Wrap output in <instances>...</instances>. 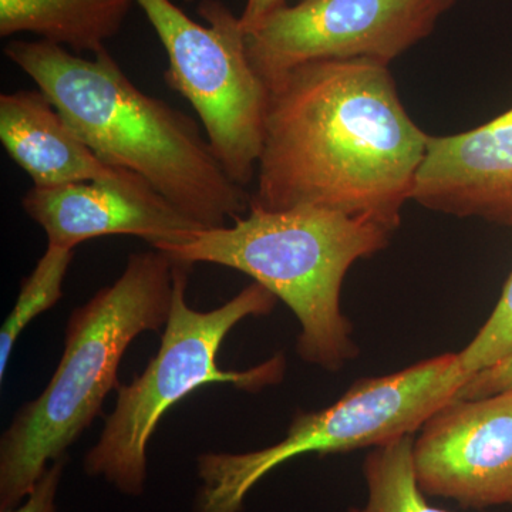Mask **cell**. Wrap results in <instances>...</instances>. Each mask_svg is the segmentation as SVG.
<instances>
[{"instance_id": "1", "label": "cell", "mask_w": 512, "mask_h": 512, "mask_svg": "<svg viewBox=\"0 0 512 512\" xmlns=\"http://www.w3.org/2000/svg\"><path fill=\"white\" fill-rule=\"evenodd\" d=\"M429 134L400 100L389 64L318 60L269 89L251 204L318 207L396 231Z\"/></svg>"}, {"instance_id": "2", "label": "cell", "mask_w": 512, "mask_h": 512, "mask_svg": "<svg viewBox=\"0 0 512 512\" xmlns=\"http://www.w3.org/2000/svg\"><path fill=\"white\" fill-rule=\"evenodd\" d=\"M3 52L104 164L140 175L201 228L225 227L249 211L251 194L229 177L204 128L141 92L109 50L84 59L46 40H15Z\"/></svg>"}, {"instance_id": "3", "label": "cell", "mask_w": 512, "mask_h": 512, "mask_svg": "<svg viewBox=\"0 0 512 512\" xmlns=\"http://www.w3.org/2000/svg\"><path fill=\"white\" fill-rule=\"evenodd\" d=\"M174 262L164 252H137L114 284L74 309L52 379L20 407L0 439V510L18 507L47 466L80 439L117 389L121 359L144 332L170 316Z\"/></svg>"}, {"instance_id": "4", "label": "cell", "mask_w": 512, "mask_h": 512, "mask_svg": "<svg viewBox=\"0 0 512 512\" xmlns=\"http://www.w3.org/2000/svg\"><path fill=\"white\" fill-rule=\"evenodd\" d=\"M390 235L370 218L326 208L268 211L249 204L231 227L200 229L187 244L157 249L173 262L227 266L251 276L298 319L299 357L338 372L359 355L352 323L340 309L343 281L355 262L383 251Z\"/></svg>"}, {"instance_id": "5", "label": "cell", "mask_w": 512, "mask_h": 512, "mask_svg": "<svg viewBox=\"0 0 512 512\" xmlns=\"http://www.w3.org/2000/svg\"><path fill=\"white\" fill-rule=\"evenodd\" d=\"M191 268L174 262L173 305L160 350L133 382L117 386L113 413L84 457L87 476L103 478L128 497H140L146 490L148 441L174 404L212 383L256 392L281 382L285 373L282 355L242 372L221 369L217 360L222 343L239 322L274 311V293L254 282L220 308L195 311L185 298Z\"/></svg>"}, {"instance_id": "6", "label": "cell", "mask_w": 512, "mask_h": 512, "mask_svg": "<svg viewBox=\"0 0 512 512\" xmlns=\"http://www.w3.org/2000/svg\"><path fill=\"white\" fill-rule=\"evenodd\" d=\"M470 379L460 353H444L392 375L356 380L332 406L296 414L285 439L274 446L201 454L192 512H241L249 491L293 458L375 448L416 433Z\"/></svg>"}, {"instance_id": "7", "label": "cell", "mask_w": 512, "mask_h": 512, "mask_svg": "<svg viewBox=\"0 0 512 512\" xmlns=\"http://www.w3.org/2000/svg\"><path fill=\"white\" fill-rule=\"evenodd\" d=\"M168 56L164 80L197 111L218 161L241 187L255 180L269 90L245 53L244 29L220 0H202L192 20L171 0H134Z\"/></svg>"}, {"instance_id": "8", "label": "cell", "mask_w": 512, "mask_h": 512, "mask_svg": "<svg viewBox=\"0 0 512 512\" xmlns=\"http://www.w3.org/2000/svg\"><path fill=\"white\" fill-rule=\"evenodd\" d=\"M454 0H299L266 16L244 37L252 69L268 90L318 60L390 64L431 35Z\"/></svg>"}, {"instance_id": "9", "label": "cell", "mask_w": 512, "mask_h": 512, "mask_svg": "<svg viewBox=\"0 0 512 512\" xmlns=\"http://www.w3.org/2000/svg\"><path fill=\"white\" fill-rule=\"evenodd\" d=\"M413 456L424 494L512 511V390L444 404L419 430Z\"/></svg>"}, {"instance_id": "10", "label": "cell", "mask_w": 512, "mask_h": 512, "mask_svg": "<svg viewBox=\"0 0 512 512\" xmlns=\"http://www.w3.org/2000/svg\"><path fill=\"white\" fill-rule=\"evenodd\" d=\"M23 210L47 235L67 249L109 235H133L153 248L183 245L201 228L181 214L140 175L116 173L56 188L32 187Z\"/></svg>"}, {"instance_id": "11", "label": "cell", "mask_w": 512, "mask_h": 512, "mask_svg": "<svg viewBox=\"0 0 512 512\" xmlns=\"http://www.w3.org/2000/svg\"><path fill=\"white\" fill-rule=\"evenodd\" d=\"M412 201L512 227V109L466 133L429 136Z\"/></svg>"}, {"instance_id": "12", "label": "cell", "mask_w": 512, "mask_h": 512, "mask_svg": "<svg viewBox=\"0 0 512 512\" xmlns=\"http://www.w3.org/2000/svg\"><path fill=\"white\" fill-rule=\"evenodd\" d=\"M0 140L36 188L99 180L117 170L90 150L40 89L0 96Z\"/></svg>"}, {"instance_id": "13", "label": "cell", "mask_w": 512, "mask_h": 512, "mask_svg": "<svg viewBox=\"0 0 512 512\" xmlns=\"http://www.w3.org/2000/svg\"><path fill=\"white\" fill-rule=\"evenodd\" d=\"M134 0H0V36L33 33L93 55L120 32Z\"/></svg>"}, {"instance_id": "14", "label": "cell", "mask_w": 512, "mask_h": 512, "mask_svg": "<svg viewBox=\"0 0 512 512\" xmlns=\"http://www.w3.org/2000/svg\"><path fill=\"white\" fill-rule=\"evenodd\" d=\"M413 447L409 434L373 448L363 463L366 504L348 512H450L427 501L417 481Z\"/></svg>"}, {"instance_id": "15", "label": "cell", "mask_w": 512, "mask_h": 512, "mask_svg": "<svg viewBox=\"0 0 512 512\" xmlns=\"http://www.w3.org/2000/svg\"><path fill=\"white\" fill-rule=\"evenodd\" d=\"M73 256L74 249L47 244L32 274L23 279L15 306L0 329V382L5 380L10 356L23 330L62 299L64 278Z\"/></svg>"}, {"instance_id": "16", "label": "cell", "mask_w": 512, "mask_h": 512, "mask_svg": "<svg viewBox=\"0 0 512 512\" xmlns=\"http://www.w3.org/2000/svg\"><path fill=\"white\" fill-rule=\"evenodd\" d=\"M512 356V272L500 301L490 318L478 330L460 359L468 375L473 377Z\"/></svg>"}, {"instance_id": "17", "label": "cell", "mask_w": 512, "mask_h": 512, "mask_svg": "<svg viewBox=\"0 0 512 512\" xmlns=\"http://www.w3.org/2000/svg\"><path fill=\"white\" fill-rule=\"evenodd\" d=\"M66 461L67 458L63 457L50 463L22 504L0 512H57L56 498Z\"/></svg>"}, {"instance_id": "18", "label": "cell", "mask_w": 512, "mask_h": 512, "mask_svg": "<svg viewBox=\"0 0 512 512\" xmlns=\"http://www.w3.org/2000/svg\"><path fill=\"white\" fill-rule=\"evenodd\" d=\"M507 390H512V356L471 377L457 397L480 399Z\"/></svg>"}, {"instance_id": "19", "label": "cell", "mask_w": 512, "mask_h": 512, "mask_svg": "<svg viewBox=\"0 0 512 512\" xmlns=\"http://www.w3.org/2000/svg\"><path fill=\"white\" fill-rule=\"evenodd\" d=\"M285 5L286 0H247L244 12L239 16V23L244 32H247V30L255 28L266 16Z\"/></svg>"}]
</instances>
